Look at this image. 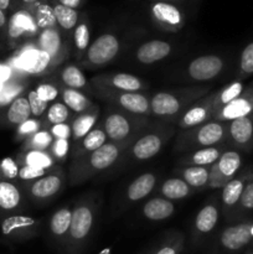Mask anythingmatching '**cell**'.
<instances>
[{"instance_id": "1", "label": "cell", "mask_w": 253, "mask_h": 254, "mask_svg": "<svg viewBox=\"0 0 253 254\" xmlns=\"http://www.w3.org/2000/svg\"><path fill=\"white\" fill-rule=\"evenodd\" d=\"M253 113V86L245 88V91L236 99L226 106L216 109L212 118L216 122H231L237 118L250 116Z\"/></svg>"}, {"instance_id": "2", "label": "cell", "mask_w": 253, "mask_h": 254, "mask_svg": "<svg viewBox=\"0 0 253 254\" xmlns=\"http://www.w3.org/2000/svg\"><path fill=\"white\" fill-rule=\"evenodd\" d=\"M92 226H93V213L88 206H78L72 211L68 241L71 242L73 252H77V246L88 237Z\"/></svg>"}, {"instance_id": "3", "label": "cell", "mask_w": 253, "mask_h": 254, "mask_svg": "<svg viewBox=\"0 0 253 254\" xmlns=\"http://www.w3.org/2000/svg\"><path fill=\"white\" fill-rule=\"evenodd\" d=\"M119 51V41L114 35H101L87 51V60L94 66H101L112 61Z\"/></svg>"}, {"instance_id": "4", "label": "cell", "mask_w": 253, "mask_h": 254, "mask_svg": "<svg viewBox=\"0 0 253 254\" xmlns=\"http://www.w3.org/2000/svg\"><path fill=\"white\" fill-rule=\"evenodd\" d=\"M253 241V223H240L223 230L220 236L222 248L228 252H237Z\"/></svg>"}, {"instance_id": "5", "label": "cell", "mask_w": 253, "mask_h": 254, "mask_svg": "<svg viewBox=\"0 0 253 254\" xmlns=\"http://www.w3.org/2000/svg\"><path fill=\"white\" fill-rule=\"evenodd\" d=\"M223 61L215 55L200 56L189 64V76L195 81H208L222 71Z\"/></svg>"}, {"instance_id": "6", "label": "cell", "mask_w": 253, "mask_h": 254, "mask_svg": "<svg viewBox=\"0 0 253 254\" xmlns=\"http://www.w3.org/2000/svg\"><path fill=\"white\" fill-rule=\"evenodd\" d=\"M51 62V57L46 52L40 49L29 47L15 59V66L27 73L37 74L46 71Z\"/></svg>"}, {"instance_id": "7", "label": "cell", "mask_w": 253, "mask_h": 254, "mask_svg": "<svg viewBox=\"0 0 253 254\" xmlns=\"http://www.w3.org/2000/svg\"><path fill=\"white\" fill-rule=\"evenodd\" d=\"M228 135L231 141L242 150H253V113L230 122Z\"/></svg>"}, {"instance_id": "8", "label": "cell", "mask_w": 253, "mask_h": 254, "mask_svg": "<svg viewBox=\"0 0 253 254\" xmlns=\"http://www.w3.org/2000/svg\"><path fill=\"white\" fill-rule=\"evenodd\" d=\"M213 113V97L207 101H202L196 106L191 107L183 114L180 121L181 128H192V127L205 124L212 118Z\"/></svg>"}, {"instance_id": "9", "label": "cell", "mask_w": 253, "mask_h": 254, "mask_svg": "<svg viewBox=\"0 0 253 254\" xmlns=\"http://www.w3.org/2000/svg\"><path fill=\"white\" fill-rule=\"evenodd\" d=\"M225 127L220 122H207L201 124L197 130L193 131V141L201 146H213L220 143L225 136Z\"/></svg>"}, {"instance_id": "10", "label": "cell", "mask_w": 253, "mask_h": 254, "mask_svg": "<svg viewBox=\"0 0 253 254\" xmlns=\"http://www.w3.org/2000/svg\"><path fill=\"white\" fill-rule=\"evenodd\" d=\"M171 46L168 42L153 40V41L145 42L139 47L136 51V59L141 64H150L165 59L166 56H169Z\"/></svg>"}, {"instance_id": "11", "label": "cell", "mask_w": 253, "mask_h": 254, "mask_svg": "<svg viewBox=\"0 0 253 254\" xmlns=\"http://www.w3.org/2000/svg\"><path fill=\"white\" fill-rule=\"evenodd\" d=\"M119 158V148L113 143H106L89 155V165L93 170H106Z\"/></svg>"}, {"instance_id": "12", "label": "cell", "mask_w": 253, "mask_h": 254, "mask_svg": "<svg viewBox=\"0 0 253 254\" xmlns=\"http://www.w3.org/2000/svg\"><path fill=\"white\" fill-rule=\"evenodd\" d=\"M181 109L179 98L168 92H160L153 97L150 102V111L160 117L175 116Z\"/></svg>"}, {"instance_id": "13", "label": "cell", "mask_w": 253, "mask_h": 254, "mask_svg": "<svg viewBox=\"0 0 253 254\" xmlns=\"http://www.w3.org/2000/svg\"><path fill=\"white\" fill-rule=\"evenodd\" d=\"M130 122L119 113L109 114L104 122V131L107 136L113 141H122L130 134Z\"/></svg>"}, {"instance_id": "14", "label": "cell", "mask_w": 253, "mask_h": 254, "mask_svg": "<svg viewBox=\"0 0 253 254\" xmlns=\"http://www.w3.org/2000/svg\"><path fill=\"white\" fill-rule=\"evenodd\" d=\"M36 228V221L29 216H11L2 221L1 233L4 236H30Z\"/></svg>"}, {"instance_id": "15", "label": "cell", "mask_w": 253, "mask_h": 254, "mask_svg": "<svg viewBox=\"0 0 253 254\" xmlns=\"http://www.w3.org/2000/svg\"><path fill=\"white\" fill-rule=\"evenodd\" d=\"M163 148V139L159 134H146L141 136L133 146V155L138 160L153 158Z\"/></svg>"}, {"instance_id": "16", "label": "cell", "mask_w": 253, "mask_h": 254, "mask_svg": "<svg viewBox=\"0 0 253 254\" xmlns=\"http://www.w3.org/2000/svg\"><path fill=\"white\" fill-rule=\"evenodd\" d=\"M119 106L133 114H146L150 111L148 98L138 92H121L114 96Z\"/></svg>"}, {"instance_id": "17", "label": "cell", "mask_w": 253, "mask_h": 254, "mask_svg": "<svg viewBox=\"0 0 253 254\" xmlns=\"http://www.w3.org/2000/svg\"><path fill=\"white\" fill-rule=\"evenodd\" d=\"M62 186L61 176L59 175H45L35 180L31 185V195L35 198H49L56 195Z\"/></svg>"}, {"instance_id": "18", "label": "cell", "mask_w": 253, "mask_h": 254, "mask_svg": "<svg viewBox=\"0 0 253 254\" xmlns=\"http://www.w3.org/2000/svg\"><path fill=\"white\" fill-rule=\"evenodd\" d=\"M174 210L175 207L170 200L156 197L144 205L143 213L150 221H163L170 217L174 213Z\"/></svg>"}, {"instance_id": "19", "label": "cell", "mask_w": 253, "mask_h": 254, "mask_svg": "<svg viewBox=\"0 0 253 254\" xmlns=\"http://www.w3.org/2000/svg\"><path fill=\"white\" fill-rule=\"evenodd\" d=\"M156 183L155 175L148 173L136 178L126 190V197L130 201H139L151 192Z\"/></svg>"}, {"instance_id": "20", "label": "cell", "mask_w": 253, "mask_h": 254, "mask_svg": "<svg viewBox=\"0 0 253 254\" xmlns=\"http://www.w3.org/2000/svg\"><path fill=\"white\" fill-rule=\"evenodd\" d=\"M98 118V109H91L79 114L72 123V139L81 140L92 130Z\"/></svg>"}, {"instance_id": "21", "label": "cell", "mask_w": 253, "mask_h": 254, "mask_svg": "<svg viewBox=\"0 0 253 254\" xmlns=\"http://www.w3.org/2000/svg\"><path fill=\"white\" fill-rule=\"evenodd\" d=\"M153 14L159 22L173 29H178L183 21L178 7L166 2H156L153 6Z\"/></svg>"}, {"instance_id": "22", "label": "cell", "mask_w": 253, "mask_h": 254, "mask_svg": "<svg viewBox=\"0 0 253 254\" xmlns=\"http://www.w3.org/2000/svg\"><path fill=\"white\" fill-rule=\"evenodd\" d=\"M39 46L40 50L46 52L51 57V61H55L59 57L62 47L60 34L56 30L52 29V27L42 30V32L39 36Z\"/></svg>"}, {"instance_id": "23", "label": "cell", "mask_w": 253, "mask_h": 254, "mask_svg": "<svg viewBox=\"0 0 253 254\" xmlns=\"http://www.w3.org/2000/svg\"><path fill=\"white\" fill-rule=\"evenodd\" d=\"M37 29L36 21L25 11L16 12L10 20L9 34L11 37H19L24 34H34Z\"/></svg>"}, {"instance_id": "24", "label": "cell", "mask_w": 253, "mask_h": 254, "mask_svg": "<svg viewBox=\"0 0 253 254\" xmlns=\"http://www.w3.org/2000/svg\"><path fill=\"white\" fill-rule=\"evenodd\" d=\"M216 164H217V168L220 170V173L228 181H231L233 176L236 175V173L240 170L241 164H242V158H241L240 153H237V151H225L220 156V159L216 161Z\"/></svg>"}, {"instance_id": "25", "label": "cell", "mask_w": 253, "mask_h": 254, "mask_svg": "<svg viewBox=\"0 0 253 254\" xmlns=\"http://www.w3.org/2000/svg\"><path fill=\"white\" fill-rule=\"evenodd\" d=\"M218 222V210L213 205H206L197 213L195 220V228L201 235L211 232Z\"/></svg>"}, {"instance_id": "26", "label": "cell", "mask_w": 253, "mask_h": 254, "mask_svg": "<svg viewBox=\"0 0 253 254\" xmlns=\"http://www.w3.org/2000/svg\"><path fill=\"white\" fill-rule=\"evenodd\" d=\"M30 117H31V108L29 101L25 97H17L7 109V121L16 126L29 121Z\"/></svg>"}, {"instance_id": "27", "label": "cell", "mask_w": 253, "mask_h": 254, "mask_svg": "<svg viewBox=\"0 0 253 254\" xmlns=\"http://www.w3.org/2000/svg\"><path fill=\"white\" fill-rule=\"evenodd\" d=\"M21 201L20 191L9 181H0V207L2 210H14Z\"/></svg>"}, {"instance_id": "28", "label": "cell", "mask_w": 253, "mask_h": 254, "mask_svg": "<svg viewBox=\"0 0 253 254\" xmlns=\"http://www.w3.org/2000/svg\"><path fill=\"white\" fill-rule=\"evenodd\" d=\"M190 192V186L184 180L173 178L166 180L161 186V193L166 200H181Z\"/></svg>"}, {"instance_id": "29", "label": "cell", "mask_w": 253, "mask_h": 254, "mask_svg": "<svg viewBox=\"0 0 253 254\" xmlns=\"http://www.w3.org/2000/svg\"><path fill=\"white\" fill-rule=\"evenodd\" d=\"M72 220V211L64 207L54 213L50 221V230L56 237H63L69 231Z\"/></svg>"}, {"instance_id": "30", "label": "cell", "mask_w": 253, "mask_h": 254, "mask_svg": "<svg viewBox=\"0 0 253 254\" xmlns=\"http://www.w3.org/2000/svg\"><path fill=\"white\" fill-rule=\"evenodd\" d=\"M243 91H245V86H243L242 82H233V83L226 86L225 88H222L220 92H217V93L215 94V97H213V112H215L216 109H220L221 107L228 104L230 102H232L233 99L237 98Z\"/></svg>"}, {"instance_id": "31", "label": "cell", "mask_w": 253, "mask_h": 254, "mask_svg": "<svg viewBox=\"0 0 253 254\" xmlns=\"http://www.w3.org/2000/svg\"><path fill=\"white\" fill-rule=\"evenodd\" d=\"M62 99L63 103L66 104L67 108L72 109L77 113H83V112L88 111V107L91 106V102L86 96L78 92L77 89L66 88L62 92Z\"/></svg>"}, {"instance_id": "32", "label": "cell", "mask_w": 253, "mask_h": 254, "mask_svg": "<svg viewBox=\"0 0 253 254\" xmlns=\"http://www.w3.org/2000/svg\"><path fill=\"white\" fill-rule=\"evenodd\" d=\"M111 86L121 92H138L143 88V83L138 77L129 73H117L109 78Z\"/></svg>"}, {"instance_id": "33", "label": "cell", "mask_w": 253, "mask_h": 254, "mask_svg": "<svg viewBox=\"0 0 253 254\" xmlns=\"http://www.w3.org/2000/svg\"><path fill=\"white\" fill-rule=\"evenodd\" d=\"M245 179H232L222 188V202L225 206H235L240 202L245 189Z\"/></svg>"}, {"instance_id": "34", "label": "cell", "mask_w": 253, "mask_h": 254, "mask_svg": "<svg viewBox=\"0 0 253 254\" xmlns=\"http://www.w3.org/2000/svg\"><path fill=\"white\" fill-rule=\"evenodd\" d=\"M208 174H210V169H207L206 166L191 165L183 171V178L189 186L202 188V186L207 185Z\"/></svg>"}, {"instance_id": "35", "label": "cell", "mask_w": 253, "mask_h": 254, "mask_svg": "<svg viewBox=\"0 0 253 254\" xmlns=\"http://www.w3.org/2000/svg\"><path fill=\"white\" fill-rule=\"evenodd\" d=\"M54 12L55 17H56V21L64 30H71L76 26L77 20H78V14H77V11L74 9L67 7L64 5L57 4L54 7Z\"/></svg>"}, {"instance_id": "36", "label": "cell", "mask_w": 253, "mask_h": 254, "mask_svg": "<svg viewBox=\"0 0 253 254\" xmlns=\"http://www.w3.org/2000/svg\"><path fill=\"white\" fill-rule=\"evenodd\" d=\"M222 155L221 154V150L217 148H205L200 149V150L195 151V153L191 155L190 161L192 165L196 166H207L212 165L213 163L220 159V156Z\"/></svg>"}, {"instance_id": "37", "label": "cell", "mask_w": 253, "mask_h": 254, "mask_svg": "<svg viewBox=\"0 0 253 254\" xmlns=\"http://www.w3.org/2000/svg\"><path fill=\"white\" fill-rule=\"evenodd\" d=\"M61 78L63 83L69 88H82L86 86V77L82 73L81 69L76 66L64 67L61 73Z\"/></svg>"}, {"instance_id": "38", "label": "cell", "mask_w": 253, "mask_h": 254, "mask_svg": "<svg viewBox=\"0 0 253 254\" xmlns=\"http://www.w3.org/2000/svg\"><path fill=\"white\" fill-rule=\"evenodd\" d=\"M107 134L102 129H92L82 140V149L87 153H93L106 144Z\"/></svg>"}, {"instance_id": "39", "label": "cell", "mask_w": 253, "mask_h": 254, "mask_svg": "<svg viewBox=\"0 0 253 254\" xmlns=\"http://www.w3.org/2000/svg\"><path fill=\"white\" fill-rule=\"evenodd\" d=\"M25 165L50 169L54 165V158L50 154L40 150H29L24 156Z\"/></svg>"}, {"instance_id": "40", "label": "cell", "mask_w": 253, "mask_h": 254, "mask_svg": "<svg viewBox=\"0 0 253 254\" xmlns=\"http://www.w3.org/2000/svg\"><path fill=\"white\" fill-rule=\"evenodd\" d=\"M37 27L41 29H50L56 22V17H55L54 7L49 6L46 4H41L37 6L36 9V17H35Z\"/></svg>"}, {"instance_id": "41", "label": "cell", "mask_w": 253, "mask_h": 254, "mask_svg": "<svg viewBox=\"0 0 253 254\" xmlns=\"http://www.w3.org/2000/svg\"><path fill=\"white\" fill-rule=\"evenodd\" d=\"M55 138L52 134L47 130H39L34 135L30 136L29 148L30 150H40L45 151L46 149L51 148Z\"/></svg>"}, {"instance_id": "42", "label": "cell", "mask_w": 253, "mask_h": 254, "mask_svg": "<svg viewBox=\"0 0 253 254\" xmlns=\"http://www.w3.org/2000/svg\"><path fill=\"white\" fill-rule=\"evenodd\" d=\"M69 111L64 103H55L47 111V122L52 126L64 123L68 119Z\"/></svg>"}, {"instance_id": "43", "label": "cell", "mask_w": 253, "mask_h": 254, "mask_svg": "<svg viewBox=\"0 0 253 254\" xmlns=\"http://www.w3.org/2000/svg\"><path fill=\"white\" fill-rule=\"evenodd\" d=\"M240 72L241 76L253 74V42L248 44L241 54Z\"/></svg>"}, {"instance_id": "44", "label": "cell", "mask_w": 253, "mask_h": 254, "mask_svg": "<svg viewBox=\"0 0 253 254\" xmlns=\"http://www.w3.org/2000/svg\"><path fill=\"white\" fill-rule=\"evenodd\" d=\"M24 87L21 84L11 83L5 84L2 87L1 92H0V106H6V104H11L15 99L17 98L20 93L22 92Z\"/></svg>"}, {"instance_id": "45", "label": "cell", "mask_w": 253, "mask_h": 254, "mask_svg": "<svg viewBox=\"0 0 253 254\" xmlns=\"http://www.w3.org/2000/svg\"><path fill=\"white\" fill-rule=\"evenodd\" d=\"M74 45L78 50L83 51L89 45V29L86 24H79L74 30Z\"/></svg>"}, {"instance_id": "46", "label": "cell", "mask_w": 253, "mask_h": 254, "mask_svg": "<svg viewBox=\"0 0 253 254\" xmlns=\"http://www.w3.org/2000/svg\"><path fill=\"white\" fill-rule=\"evenodd\" d=\"M27 101H29L30 108H31V114L35 117L42 116L45 111L47 108V103L45 101H42L39 96H37L36 91L29 92V96H27Z\"/></svg>"}, {"instance_id": "47", "label": "cell", "mask_w": 253, "mask_h": 254, "mask_svg": "<svg viewBox=\"0 0 253 254\" xmlns=\"http://www.w3.org/2000/svg\"><path fill=\"white\" fill-rule=\"evenodd\" d=\"M227 183H228L227 179H226L225 176L220 173V170H218L217 164L213 163L210 168L207 185L210 186L211 189H220V188H223Z\"/></svg>"}, {"instance_id": "48", "label": "cell", "mask_w": 253, "mask_h": 254, "mask_svg": "<svg viewBox=\"0 0 253 254\" xmlns=\"http://www.w3.org/2000/svg\"><path fill=\"white\" fill-rule=\"evenodd\" d=\"M47 170H49V169L24 165L19 170V178L22 179V180H37V178L45 176Z\"/></svg>"}, {"instance_id": "49", "label": "cell", "mask_w": 253, "mask_h": 254, "mask_svg": "<svg viewBox=\"0 0 253 254\" xmlns=\"http://www.w3.org/2000/svg\"><path fill=\"white\" fill-rule=\"evenodd\" d=\"M36 93H37V96L42 99V101H45L46 103H49V102L54 101V99L56 98L57 94H59V89L50 83H42L37 87Z\"/></svg>"}, {"instance_id": "50", "label": "cell", "mask_w": 253, "mask_h": 254, "mask_svg": "<svg viewBox=\"0 0 253 254\" xmlns=\"http://www.w3.org/2000/svg\"><path fill=\"white\" fill-rule=\"evenodd\" d=\"M52 155L56 159H64L69 150L68 139H55L51 145Z\"/></svg>"}, {"instance_id": "51", "label": "cell", "mask_w": 253, "mask_h": 254, "mask_svg": "<svg viewBox=\"0 0 253 254\" xmlns=\"http://www.w3.org/2000/svg\"><path fill=\"white\" fill-rule=\"evenodd\" d=\"M240 205L243 210H253V180L248 181L245 185L240 198Z\"/></svg>"}, {"instance_id": "52", "label": "cell", "mask_w": 253, "mask_h": 254, "mask_svg": "<svg viewBox=\"0 0 253 254\" xmlns=\"http://www.w3.org/2000/svg\"><path fill=\"white\" fill-rule=\"evenodd\" d=\"M0 169L2 171V175L7 179H15L19 176V170H17V165L12 159L6 158L0 163Z\"/></svg>"}, {"instance_id": "53", "label": "cell", "mask_w": 253, "mask_h": 254, "mask_svg": "<svg viewBox=\"0 0 253 254\" xmlns=\"http://www.w3.org/2000/svg\"><path fill=\"white\" fill-rule=\"evenodd\" d=\"M40 128H41V124H40L39 121H36V119H29V121H26L25 123L20 124L19 126V134L20 135H34L35 133H37V131L40 130Z\"/></svg>"}, {"instance_id": "54", "label": "cell", "mask_w": 253, "mask_h": 254, "mask_svg": "<svg viewBox=\"0 0 253 254\" xmlns=\"http://www.w3.org/2000/svg\"><path fill=\"white\" fill-rule=\"evenodd\" d=\"M50 133L52 134L55 139H69L72 135V129L71 126H68V124L61 123L52 126Z\"/></svg>"}, {"instance_id": "55", "label": "cell", "mask_w": 253, "mask_h": 254, "mask_svg": "<svg viewBox=\"0 0 253 254\" xmlns=\"http://www.w3.org/2000/svg\"><path fill=\"white\" fill-rule=\"evenodd\" d=\"M181 251V242L180 241H175V242H170L164 245L163 247L159 248L154 254H180Z\"/></svg>"}, {"instance_id": "56", "label": "cell", "mask_w": 253, "mask_h": 254, "mask_svg": "<svg viewBox=\"0 0 253 254\" xmlns=\"http://www.w3.org/2000/svg\"><path fill=\"white\" fill-rule=\"evenodd\" d=\"M11 76V68L5 64H0V86H5Z\"/></svg>"}, {"instance_id": "57", "label": "cell", "mask_w": 253, "mask_h": 254, "mask_svg": "<svg viewBox=\"0 0 253 254\" xmlns=\"http://www.w3.org/2000/svg\"><path fill=\"white\" fill-rule=\"evenodd\" d=\"M59 1L61 5L71 7V9H76V7L81 4V0H59Z\"/></svg>"}, {"instance_id": "58", "label": "cell", "mask_w": 253, "mask_h": 254, "mask_svg": "<svg viewBox=\"0 0 253 254\" xmlns=\"http://www.w3.org/2000/svg\"><path fill=\"white\" fill-rule=\"evenodd\" d=\"M5 22H6V17H5V14H4V10L0 9V27H2L5 25Z\"/></svg>"}, {"instance_id": "59", "label": "cell", "mask_w": 253, "mask_h": 254, "mask_svg": "<svg viewBox=\"0 0 253 254\" xmlns=\"http://www.w3.org/2000/svg\"><path fill=\"white\" fill-rule=\"evenodd\" d=\"M10 5V0H0V9L5 10L7 9Z\"/></svg>"}, {"instance_id": "60", "label": "cell", "mask_w": 253, "mask_h": 254, "mask_svg": "<svg viewBox=\"0 0 253 254\" xmlns=\"http://www.w3.org/2000/svg\"><path fill=\"white\" fill-rule=\"evenodd\" d=\"M22 1L27 2V4H34V2H36L37 0H22Z\"/></svg>"}, {"instance_id": "61", "label": "cell", "mask_w": 253, "mask_h": 254, "mask_svg": "<svg viewBox=\"0 0 253 254\" xmlns=\"http://www.w3.org/2000/svg\"><path fill=\"white\" fill-rule=\"evenodd\" d=\"M2 87H4V86H0V92H1V89H2Z\"/></svg>"}, {"instance_id": "62", "label": "cell", "mask_w": 253, "mask_h": 254, "mask_svg": "<svg viewBox=\"0 0 253 254\" xmlns=\"http://www.w3.org/2000/svg\"><path fill=\"white\" fill-rule=\"evenodd\" d=\"M246 254H253V252H250V253H246Z\"/></svg>"}, {"instance_id": "63", "label": "cell", "mask_w": 253, "mask_h": 254, "mask_svg": "<svg viewBox=\"0 0 253 254\" xmlns=\"http://www.w3.org/2000/svg\"><path fill=\"white\" fill-rule=\"evenodd\" d=\"M252 180H253V178H252Z\"/></svg>"}]
</instances>
